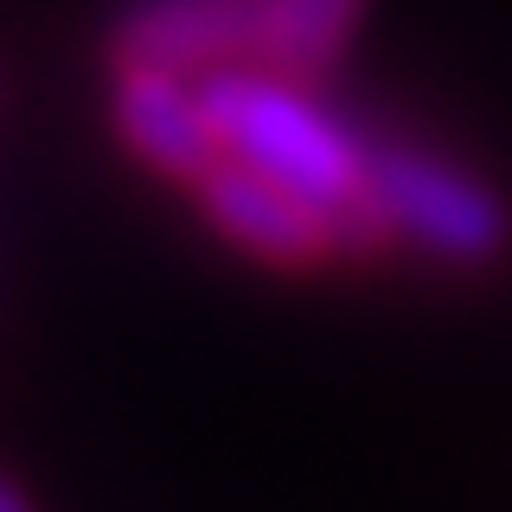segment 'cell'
Returning a JSON list of instances; mask_svg holds the SVG:
<instances>
[{"label":"cell","instance_id":"cell-1","mask_svg":"<svg viewBox=\"0 0 512 512\" xmlns=\"http://www.w3.org/2000/svg\"><path fill=\"white\" fill-rule=\"evenodd\" d=\"M192 90H199L218 148L269 180L295 186L320 212H333L340 244L391 237L365 199V141L327 103H314L301 77L269 71V64H212L192 77Z\"/></svg>","mask_w":512,"mask_h":512},{"label":"cell","instance_id":"cell-2","mask_svg":"<svg viewBox=\"0 0 512 512\" xmlns=\"http://www.w3.org/2000/svg\"><path fill=\"white\" fill-rule=\"evenodd\" d=\"M365 199L384 231L416 237L448 263H493L512 244V212L500 192L429 148H365Z\"/></svg>","mask_w":512,"mask_h":512},{"label":"cell","instance_id":"cell-3","mask_svg":"<svg viewBox=\"0 0 512 512\" xmlns=\"http://www.w3.org/2000/svg\"><path fill=\"white\" fill-rule=\"evenodd\" d=\"M205 218L218 224L231 244H244L263 263H320L340 250V224L333 212H320L314 199H301L295 186L269 180V173L244 167V160L218 154L212 167L192 180Z\"/></svg>","mask_w":512,"mask_h":512},{"label":"cell","instance_id":"cell-4","mask_svg":"<svg viewBox=\"0 0 512 512\" xmlns=\"http://www.w3.org/2000/svg\"><path fill=\"white\" fill-rule=\"evenodd\" d=\"M109 45L116 64H167L186 77L263 64V0H128Z\"/></svg>","mask_w":512,"mask_h":512},{"label":"cell","instance_id":"cell-5","mask_svg":"<svg viewBox=\"0 0 512 512\" xmlns=\"http://www.w3.org/2000/svg\"><path fill=\"white\" fill-rule=\"evenodd\" d=\"M109 116H116L122 148L135 154L141 167L167 173V180H199V173L224 154L212 122H205V109H199L192 77L167 71V64H122Z\"/></svg>","mask_w":512,"mask_h":512},{"label":"cell","instance_id":"cell-6","mask_svg":"<svg viewBox=\"0 0 512 512\" xmlns=\"http://www.w3.org/2000/svg\"><path fill=\"white\" fill-rule=\"evenodd\" d=\"M359 0H263V64L288 77H320L346 52Z\"/></svg>","mask_w":512,"mask_h":512},{"label":"cell","instance_id":"cell-7","mask_svg":"<svg viewBox=\"0 0 512 512\" xmlns=\"http://www.w3.org/2000/svg\"><path fill=\"white\" fill-rule=\"evenodd\" d=\"M0 512H32V506H26V493H20V487H13V480H7V474H0Z\"/></svg>","mask_w":512,"mask_h":512}]
</instances>
